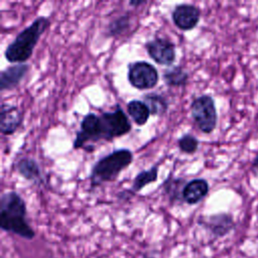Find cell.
<instances>
[{
	"label": "cell",
	"instance_id": "cell-1",
	"mask_svg": "<svg viewBox=\"0 0 258 258\" xmlns=\"http://www.w3.org/2000/svg\"><path fill=\"white\" fill-rule=\"evenodd\" d=\"M131 129L132 124L119 104L113 111L103 112L101 115L90 112L81 121L80 129L77 131L73 142V148H82L87 152H92L95 148L90 143L100 140L111 141L128 134Z\"/></svg>",
	"mask_w": 258,
	"mask_h": 258
},
{
	"label": "cell",
	"instance_id": "cell-2",
	"mask_svg": "<svg viewBox=\"0 0 258 258\" xmlns=\"http://www.w3.org/2000/svg\"><path fill=\"white\" fill-rule=\"evenodd\" d=\"M0 228L28 241L35 237V231L27 220L26 203L15 190L5 191L1 196Z\"/></svg>",
	"mask_w": 258,
	"mask_h": 258
},
{
	"label": "cell",
	"instance_id": "cell-3",
	"mask_svg": "<svg viewBox=\"0 0 258 258\" xmlns=\"http://www.w3.org/2000/svg\"><path fill=\"white\" fill-rule=\"evenodd\" d=\"M50 25L46 16H37L27 27L17 33L14 39L6 46L4 56L11 63H24L32 55L41 35Z\"/></svg>",
	"mask_w": 258,
	"mask_h": 258
},
{
	"label": "cell",
	"instance_id": "cell-4",
	"mask_svg": "<svg viewBox=\"0 0 258 258\" xmlns=\"http://www.w3.org/2000/svg\"><path fill=\"white\" fill-rule=\"evenodd\" d=\"M133 161V152L128 148L115 149L99 158L92 166L89 175L90 188H96L102 184L117 179Z\"/></svg>",
	"mask_w": 258,
	"mask_h": 258
},
{
	"label": "cell",
	"instance_id": "cell-5",
	"mask_svg": "<svg viewBox=\"0 0 258 258\" xmlns=\"http://www.w3.org/2000/svg\"><path fill=\"white\" fill-rule=\"evenodd\" d=\"M190 115L199 130L205 134L212 133L218 123V113L214 98L209 94L196 97L190 103Z\"/></svg>",
	"mask_w": 258,
	"mask_h": 258
},
{
	"label": "cell",
	"instance_id": "cell-6",
	"mask_svg": "<svg viewBox=\"0 0 258 258\" xmlns=\"http://www.w3.org/2000/svg\"><path fill=\"white\" fill-rule=\"evenodd\" d=\"M127 80L129 84L139 90H150L156 87L159 81L157 69L148 61L136 60L128 63Z\"/></svg>",
	"mask_w": 258,
	"mask_h": 258
},
{
	"label": "cell",
	"instance_id": "cell-7",
	"mask_svg": "<svg viewBox=\"0 0 258 258\" xmlns=\"http://www.w3.org/2000/svg\"><path fill=\"white\" fill-rule=\"evenodd\" d=\"M149 57L156 63L165 67H172L176 59L175 44L167 38L154 37L144 44Z\"/></svg>",
	"mask_w": 258,
	"mask_h": 258
},
{
	"label": "cell",
	"instance_id": "cell-8",
	"mask_svg": "<svg viewBox=\"0 0 258 258\" xmlns=\"http://www.w3.org/2000/svg\"><path fill=\"white\" fill-rule=\"evenodd\" d=\"M171 19L179 30L189 31L199 24L201 20V9L194 4H178L171 12Z\"/></svg>",
	"mask_w": 258,
	"mask_h": 258
},
{
	"label": "cell",
	"instance_id": "cell-9",
	"mask_svg": "<svg viewBox=\"0 0 258 258\" xmlns=\"http://www.w3.org/2000/svg\"><path fill=\"white\" fill-rule=\"evenodd\" d=\"M198 224L210 231V233L216 238L225 237L235 228L233 216L228 213H218L200 217Z\"/></svg>",
	"mask_w": 258,
	"mask_h": 258
},
{
	"label": "cell",
	"instance_id": "cell-10",
	"mask_svg": "<svg viewBox=\"0 0 258 258\" xmlns=\"http://www.w3.org/2000/svg\"><path fill=\"white\" fill-rule=\"evenodd\" d=\"M23 113L12 104L2 103L0 111V131L2 135L14 134L22 125Z\"/></svg>",
	"mask_w": 258,
	"mask_h": 258
},
{
	"label": "cell",
	"instance_id": "cell-11",
	"mask_svg": "<svg viewBox=\"0 0 258 258\" xmlns=\"http://www.w3.org/2000/svg\"><path fill=\"white\" fill-rule=\"evenodd\" d=\"M30 66L26 62L15 63L7 67L0 72V90L11 91L17 88L23 81L24 77L28 74Z\"/></svg>",
	"mask_w": 258,
	"mask_h": 258
},
{
	"label": "cell",
	"instance_id": "cell-12",
	"mask_svg": "<svg viewBox=\"0 0 258 258\" xmlns=\"http://www.w3.org/2000/svg\"><path fill=\"white\" fill-rule=\"evenodd\" d=\"M210 185L205 178H194L188 180L182 189V202L187 205H197L209 194Z\"/></svg>",
	"mask_w": 258,
	"mask_h": 258
},
{
	"label": "cell",
	"instance_id": "cell-13",
	"mask_svg": "<svg viewBox=\"0 0 258 258\" xmlns=\"http://www.w3.org/2000/svg\"><path fill=\"white\" fill-rule=\"evenodd\" d=\"M15 168H16V171L28 181H31L39 185L44 182L40 166L38 162L32 157H28V156L21 157L16 162Z\"/></svg>",
	"mask_w": 258,
	"mask_h": 258
},
{
	"label": "cell",
	"instance_id": "cell-14",
	"mask_svg": "<svg viewBox=\"0 0 258 258\" xmlns=\"http://www.w3.org/2000/svg\"><path fill=\"white\" fill-rule=\"evenodd\" d=\"M187 181L183 177H176L169 174L167 178L162 182V190L167 196L171 205L182 202V189Z\"/></svg>",
	"mask_w": 258,
	"mask_h": 258
},
{
	"label": "cell",
	"instance_id": "cell-15",
	"mask_svg": "<svg viewBox=\"0 0 258 258\" xmlns=\"http://www.w3.org/2000/svg\"><path fill=\"white\" fill-rule=\"evenodd\" d=\"M158 165L159 162L153 164L146 170H141L138 172L132 181L131 189L127 191L131 195H134V192H138L148 184L155 182L158 178Z\"/></svg>",
	"mask_w": 258,
	"mask_h": 258
},
{
	"label": "cell",
	"instance_id": "cell-16",
	"mask_svg": "<svg viewBox=\"0 0 258 258\" xmlns=\"http://www.w3.org/2000/svg\"><path fill=\"white\" fill-rule=\"evenodd\" d=\"M188 73L180 66H172L163 71L162 79L167 87H184L188 82Z\"/></svg>",
	"mask_w": 258,
	"mask_h": 258
},
{
	"label": "cell",
	"instance_id": "cell-17",
	"mask_svg": "<svg viewBox=\"0 0 258 258\" xmlns=\"http://www.w3.org/2000/svg\"><path fill=\"white\" fill-rule=\"evenodd\" d=\"M127 114L138 126L147 123L150 117V110L142 100H131L127 104Z\"/></svg>",
	"mask_w": 258,
	"mask_h": 258
},
{
	"label": "cell",
	"instance_id": "cell-18",
	"mask_svg": "<svg viewBox=\"0 0 258 258\" xmlns=\"http://www.w3.org/2000/svg\"><path fill=\"white\" fill-rule=\"evenodd\" d=\"M142 101L148 106L152 116L164 115L169 107L167 98L158 93L145 94L142 96Z\"/></svg>",
	"mask_w": 258,
	"mask_h": 258
},
{
	"label": "cell",
	"instance_id": "cell-19",
	"mask_svg": "<svg viewBox=\"0 0 258 258\" xmlns=\"http://www.w3.org/2000/svg\"><path fill=\"white\" fill-rule=\"evenodd\" d=\"M131 13L124 12L119 16L112 19L106 28V34L108 37H119L129 30L131 25Z\"/></svg>",
	"mask_w": 258,
	"mask_h": 258
},
{
	"label": "cell",
	"instance_id": "cell-20",
	"mask_svg": "<svg viewBox=\"0 0 258 258\" xmlns=\"http://www.w3.org/2000/svg\"><path fill=\"white\" fill-rule=\"evenodd\" d=\"M177 147L179 151L185 154H194L197 152L200 141L199 139L189 133H184L182 134L178 139H177Z\"/></svg>",
	"mask_w": 258,
	"mask_h": 258
},
{
	"label": "cell",
	"instance_id": "cell-21",
	"mask_svg": "<svg viewBox=\"0 0 258 258\" xmlns=\"http://www.w3.org/2000/svg\"><path fill=\"white\" fill-rule=\"evenodd\" d=\"M145 3H146V1H144V0H131V1H129V5L134 7V8L139 7L141 5H144Z\"/></svg>",
	"mask_w": 258,
	"mask_h": 258
},
{
	"label": "cell",
	"instance_id": "cell-22",
	"mask_svg": "<svg viewBox=\"0 0 258 258\" xmlns=\"http://www.w3.org/2000/svg\"><path fill=\"white\" fill-rule=\"evenodd\" d=\"M252 167H253L254 169L258 170V153H257L256 157L254 158V160H253V162H252Z\"/></svg>",
	"mask_w": 258,
	"mask_h": 258
},
{
	"label": "cell",
	"instance_id": "cell-23",
	"mask_svg": "<svg viewBox=\"0 0 258 258\" xmlns=\"http://www.w3.org/2000/svg\"><path fill=\"white\" fill-rule=\"evenodd\" d=\"M144 258H154V257H149V256H145Z\"/></svg>",
	"mask_w": 258,
	"mask_h": 258
}]
</instances>
